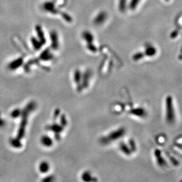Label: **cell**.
Wrapping results in <instances>:
<instances>
[{"label": "cell", "instance_id": "obj_1", "mask_svg": "<svg viewBox=\"0 0 182 182\" xmlns=\"http://www.w3.org/2000/svg\"><path fill=\"white\" fill-rule=\"evenodd\" d=\"M126 133V130L124 127H120L110 132L109 133L101 137L99 141L103 145H108L122 139Z\"/></svg>", "mask_w": 182, "mask_h": 182}, {"label": "cell", "instance_id": "obj_2", "mask_svg": "<svg viewBox=\"0 0 182 182\" xmlns=\"http://www.w3.org/2000/svg\"><path fill=\"white\" fill-rule=\"evenodd\" d=\"M165 120L170 125L173 124L176 120L173 98L170 95L165 98Z\"/></svg>", "mask_w": 182, "mask_h": 182}, {"label": "cell", "instance_id": "obj_3", "mask_svg": "<svg viewBox=\"0 0 182 182\" xmlns=\"http://www.w3.org/2000/svg\"><path fill=\"white\" fill-rule=\"evenodd\" d=\"M154 156L156 159L157 164L160 167H164L167 165V163L165 158L163 157L162 152L160 150L157 149L154 152Z\"/></svg>", "mask_w": 182, "mask_h": 182}, {"label": "cell", "instance_id": "obj_4", "mask_svg": "<svg viewBox=\"0 0 182 182\" xmlns=\"http://www.w3.org/2000/svg\"><path fill=\"white\" fill-rule=\"evenodd\" d=\"M92 77V72L90 70H87L82 73L81 76V86L83 90L87 88L90 84V81Z\"/></svg>", "mask_w": 182, "mask_h": 182}, {"label": "cell", "instance_id": "obj_5", "mask_svg": "<svg viewBox=\"0 0 182 182\" xmlns=\"http://www.w3.org/2000/svg\"><path fill=\"white\" fill-rule=\"evenodd\" d=\"M81 76L82 72L76 69L73 73V80L76 86V88L78 92H81L83 90L81 86Z\"/></svg>", "mask_w": 182, "mask_h": 182}, {"label": "cell", "instance_id": "obj_6", "mask_svg": "<svg viewBox=\"0 0 182 182\" xmlns=\"http://www.w3.org/2000/svg\"><path fill=\"white\" fill-rule=\"evenodd\" d=\"M129 113L131 115H134L140 118H144L147 115V112L143 107H135L133 108L129 111Z\"/></svg>", "mask_w": 182, "mask_h": 182}, {"label": "cell", "instance_id": "obj_7", "mask_svg": "<svg viewBox=\"0 0 182 182\" xmlns=\"http://www.w3.org/2000/svg\"><path fill=\"white\" fill-rule=\"evenodd\" d=\"M118 149L125 156H130L133 153L127 143H125V142H121L119 143Z\"/></svg>", "mask_w": 182, "mask_h": 182}, {"label": "cell", "instance_id": "obj_8", "mask_svg": "<svg viewBox=\"0 0 182 182\" xmlns=\"http://www.w3.org/2000/svg\"><path fill=\"white\" fill-rule=\"evenodd\" d=\"M107 18V14L105 11L100 12L94 19V23L97 26H100L103 24Z\"/></svg>", "mask_w": 182, "mask_h": 182}, {"label": "cell", "instance_id": "obj_9", "mask_svg": "<svg viewBox=\"0 0 182 182\" xmlns=\"http://www.w3.org/2000/svg\"><path fill=\"white\" fill-rule=\"evenodd\" d=\"M81 179L83 182H95L97 179L95 177H93L91 173L88 170H86L81 173Z\"/></svg>", "mask_w": 182, "mask_h": 182}, {"label": "cell", "instance_id": "obj_10", "mask_svg": "<svg viewBox=\"0 0 182 182\" xmlns=\"http://www.w3.org/2000/svg\"><path fill=\"white\" fill-rule=\"evenodd\" d=\"M157 53V49L155 47H154L152 45L147 46L144 50V54L145 56L149 57H154Z\"/></svg>", "mask_w": 182, "mask_h": 182}, {"label": "cell", "instance_id": "obj_11", "mask_svg": "<svg viewBox=\"0 0 182 182\" xmlns=\"http://www.w3.org/2000/svg\"><path fill=\"white\" fill-rule=\"evenodd\" d=\"M83 38L86 41L87 43V44H92L94 37L92 35V34L89 32L86 31L83 33Z\"/></svg>", "mask_w": 182, "mask_h": 182}, {"label": "cell", "instance_id": "obj_12", "mask_svg": "<svg viewBox=\"0 0 182 182\" xmlns=\"http://www.w3.org/2000/svg\"><path fill=\"white\" fill-rule=\"evenodd\" d=\"M127 144H128L129 147H130L132 153H134L137 151V145H136V143L134 139H130L128 141Z\"/></svg>", "mask_w": 182, "mask_h": 182}, {"label": "cell", "instance_id": "obj_13", "mask_svg": "<svg viewBox=\"0 0 182 182\" xmlns=\"http://www.w3.org/2000/svg\"><path fill=\"white\" fill-rule=\"evenodd\" d=\"M127 0H119L118 8L120 11L122 12L125 11L127 7Z\"/></svg>", "mask_w": 182, "mask_h": 182}, {"label": "cell", "instance_id": "obj_14", "mask_svg": "<svg viewBox=\"0 0 182 182\" xmlns=\"http://www.w3.org/2000/svg\"><path fill=\"white\" fill-rule=\"evenodd\" d=\"M144 53L142 52H137L136 53H135L134 55L133 56V60L135 61H138L141 60L144 57Z\"/></svg>", "mask_w": 182, "mask_h": 182}, {"label": "cell", "instance_id": "obj_15", "mask_svg": "<svg viewBox=\"0 0 182 182\" xmlns=\"http://www.w3.org/2000/svg\"><path fill=\"white\" fill-rule=\"evenodd\" d=\"M140 1L141 0H131L129 3L130 9L132 10H135L137 7V5H139Z\"/></svg>", "mask_w": 182, "mask_h": 182}, {"label": "cell", "instance_id": "obj_16", "mask_svg": "<svg viewBox=\"0 0 182 182\" xmlns=\"http://www.w3.org/2000/svg\"><path fill=\"white\" fill-rule=\"evenodd\" d=\"M177 35H178V31H173V33L171 34V37L173 39H174L177 36Z\"/></svg>", "mask_w": 182, "mask_h": 182}, {"label": "cell", "instance_id": "obj_17", "mask_svg": "<svg viewBox=\"0 0 182 182\" xmlns=\"http://www.w3.org/2000/svg\"><path fill=\"white\" fill-rule=\"evenodd\" d=\"M165 1H169L170 0H165Z\"/></svg>", "mask_w": 182, "mask_h": 182}]
</instances>
